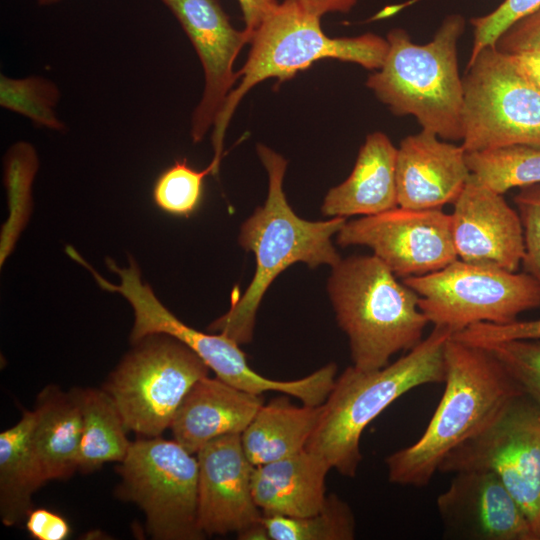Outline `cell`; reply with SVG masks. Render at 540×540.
<instances>
[{
    "label": "cell",
    "instance_id": "obj_1",
    "mask_svg": "<svg viewBox=\"0 0 540 540\" xmlns=\"http://www.w3.org/2000/svg\"><path fill=\"white\" fill-rule=\"evenodd\" d=\"M441 400L421 437L385 459L391 483L422 487L444 458L524 393L486 347L448 339Z\"/></svg>",
    "mask_w": 540,
    "mask_h": 540
},
{
    "label": "cell",
    "instance_id": "obj_2",
    "mask_svg": "<svg viewBox=\"0 0 540 540\" xmlns=\"http://www.w3.org/2000/svg\"><path fill=\"white\" fill-rule=\"evenodd\" d=\"M256 150L268 175L267 198L244 221L238 237L241 247L255 255V273L244 294L208 326V331L221 333L239 345L252 340L258 307L281 272L298 262L311 268L320 265L332 268L340 262L342 258L331 238L347 221L345 217L326 221L299 217L283 190L286 159L263 144H258Z\"/></svg>",
    "mask_w": 540,
    "mask_h": 540
},
{
    "label": "cell",
    "instance_id": "obj_3",
    "mask_svg": "<svg viewBox=\"0 0 540 540\" xmlns=\"http://www.w3.org/2000/svg\"><path fill=\"white\" fill-rule=\"evenodd\" d=\"M452 333L433 326L407 354L376 370L347 367L324 402L322 418L306 449L343 476L354 477L362 460L365 428L402 395L445 380L444 350Z\"/></svg>",
    "mask_w": 540,
    "mask_h": 540
},
{
    "label": "cell",
    "instance_id": "obj_4",
    "mask_svg": "<svg viewBox=\"0 0 540 540\" xmlns=\"http://www.w3.org/2000/svg\"><path fill=\"white\" fill-rule=\"evenodd\" d=\"M397 278L373 254L350 256L332 267L327 290L359 370L383 368L423 340L429 322L420 296Z\"/></svg>",
    "mask_w": 540,
    "mask_h": 540
},
{
    "label": "cell",
    "instance_id": "obj_5",
    "mask_svg": "<svg viewBox=\"0 0 540 540\" xmlns=\"http://www.w3.org/2000/svg\"><path fill=\"white\" fill-rule=\"evenodd\" d=\"M464 30L460 14L448 15L423 45L412 42L406 30L391 29L385 60L366 86L393 114L413 116L423 130L443 140H462L458 41Z\"/></svg>",
    "mask_w": 540,
    "mask_h": 540
},
{
    "label": "cell",
    "instance_id": "obj_6",
    "mask_svg": "<svg viewBox=\"0 0 540 540\" xmlns=\"http://www.w3.org/2000/svg\"><path fill=\"white\" fill-rule=\"evenodd\" d=\"M320 20L298 0H283L253 31L248 58L237 71L240 82L227 97L213 125L211 164L216 172L232 115L241 99L258 83L268 78L281 83L327 58L356 63L369 70L381 68L389 48L387 39L374 33L332 38L323 32Z\"/></svg>",
    "mask_w": 540,
    "mask_h": 540
},
{
    "label": "cell",
    "instance_id": "obj_7",
    "mask_svg": "<svg viewBox=\"0 0 540 540\" xmlns=\"http://www.w3.org/2000/svg\"><path fill=\"white\" fill-rule=\"evenodd\" d=\"M99 286L121 293L134 311L130 334L132 343L151 334H167L192 349L222 381L254 394L276 391L299 399L304 405L318 406L328 398L337 373V366L329 363L308 376L281 381L264 377L251 368L246 355L233 339L218 333L207 334L190 327L171 313L155 296L151 287L143 283L140 270L133 259L121 268L108 259V267L120 276V284H112L98 275L87 262Z\"/></svg>",
    "mask_w": 540,
    "mask_h": 540
},
{
    "label": "cell",
    "instance_id": "obj_8",
    "mask_svg": "<svg viewBox=\"0 0 540 540\" xmlns=\"http://www.w3.org/2000/svg\"><path fill=\"white\" fill-rule=\"evenodd\" d=\"M108 376L103 389L129 431L151 438L170 428L191 388L209 367L187 345L167 334L147 335Z\"/></svg>",
    "mask_w": 540,
    "mask_h": 540
},
{
    "label": "cell",
    "instance_id": "obj_9",
    "mask_svg": "<svg viewBox=\"0 0 540 540\" xmlns=\"http://www.w3.org/2000/svg\"><path fill=\"white\" fill-rule=\"evenodd\" d=\"M402 281L420 296L428 322L452 334L477 323H510L540 307V284L531 275L461 259Z\"/></svg>",
    "mask_w": 540,
    "mask_h": 540
},
{
    "label": "cell",
    "instance_id": "obj_10",
    "mask_svg": "<svg viewBox=\"0 0 540 540\" xmlns=\"http://www.w3.org/2000/svg\"><path fill=\"white\" fill-rule=\"evenodd\" d=\"M175 440L132 442L117 467V497L136 504L156 540H201L198 523V461Z\"/></svg>",
    "mask_w": 540,
    "mask_h": 540
},
{
    "label": "cell",
    "instance_id": "obj_11",
    "mask_svg": "<svg viewBox=\"0 0 540 540\" xmlns=\"http://www.w3.org/2000/svg\"><path fill=\"white\" fill-rule=\"evenodd\" d=\"M462 146L467 153L540 147V91L494 46L468 61L462 78Z\"/></svg>",
    "mask_w": 540,
    "mask_h": 540
},
{
    "label": "cell",
    "instance_id": "obj_12",
    "mask_svg": "<svg viewBox=\"0 0 540 540\" xmlns=\"http://www.w3.org/2000/svg\"><path fill=\"white\" fill-rule=\"evenodd\" d=\"M489 471L519 504L540 540V402L513 397L477 434L452 450L438 472Z\"/></svg>",
    "mask_w": 540,
    "mask_h": 540
},
{
    "label": "cell",
    "instance_id": "obj_13",
    "mask_svg": "<svg viewBox=\"0 0 540 540\" xmlns=\"http://www.w3.org/2000/svg\"><path fill=\"white\" fill-rule=\"evenodd\" d=\"M342 247L370 248L402 279L438 271L458 259L451 215L442 209L390 210L346 221L336 235Z\"/></svg>",
    "mask_w": 540,
    "mask_h": 540
},
{
    "label": "cell",
    "instance_id": "obj_14",
    "mask_svg": "<svg viewBox=\"0 0 540 540\" xmlns=\"http://www.w3.org/2000/svg\"><path fill=\"white\" fill-rule=\"evenodd\" d=\"M191 41L204 71V90L191 119V137L200 142L239 80L234 62L252 32L238 30L218 0H160Z\"/></svg>",
    "mask_w": 540,
    "mask_h": 540
},
{
    "label": "cell",
    "instance_id": "obj_15",
    "mask_svg": "<svg viewBox=\"0 0 540 540\" xmlns=\"http://www.w3.org/2000/svg\"><path fill=\"white\" fill-rule=\"evenodd\" d=\"M196 458L198 523L205 536L238 534L261 521L252 495L254 465L244 452L241 434L212 439Z\"/></svg>",
    "mask_w": 540,
    "mask_h": 540
},
{
    "label": "cell",
    "instance_id": "obj_16",
    "mask_svg": "<svg viewBox=\"0 0 540 540\" xmlns=\"http://www.w3.org/2000/svg\"><path fill=\"white\" fill-rule=\"evenodd\" d=\"M450 215L458 259L511 272L519 269L525 251L523 227L503 194L471 174Z\"/></svg>",
    "mask_w": 540,
    "mask_h": 540
},
{
    "label": "cell",
    "instance_id": "obj_17",
    "mask_svg": "<svg viewBox=\"0 0 540 540\" xmlns=\"http://www.w3.org/2000/svg\"><path fill=\"white\" fill-rule=\"evenodd\" d=\"M449 534L472 540H538L523 510L499 477L489 471L456 473L437 497Z\"/></svg>",
    "mask_w": 540,
    "mask_h": 540
},
{
    "label": "cell",
    "instance_id": "obj_18",
    "mask_svg": "<svg viewBox=\"0 0 540 540\" xmlns=\"http://www.w3.org/2000/svg\"><path fill=\"white\" fill-rule=\"evenodd\" d=\"M466 154L462 145L427 130L405 137L396 157L398 206L442 209L453 204L471 175Z\"/></svg>",
    "mask_w": 540,
    "mask_h": 540
},
{
    "label": "cell",
    "instance_id": "obj_19",
    "mask_svg": "<svg viewBox=\"0 0 540 540\" xmlns=\"http://www.w3.org/2000/svg\"><path fill=\"white\" fill-rule=\"evenodd\" d=\"M263 397L221 379H200L179 406L170 429L192 454L220 436L241 434L263 405Z\"/></svg>",
    "mask_w": 540,
    "mask_h": 540
},
{
    "label": "cell",
    "instance_id": "obj_20",
    "mask_svg": "<svg viewBox=\"0 0 540 540\" xmlns=\"http://www.w3.org/2000/svg\"><path fill=\"white\" fill-rule=\"evenodd\" d=\"M396 157L397 148L385 133L368 134L348 178L324 197L323 214L370 216L397 207Z\"/></svg>",
    "mask_w": 540,
    "mask_h": 540
},
{
    "label": "cell",
    "instance_id": "obj_21",
    "mask_svg": "<svg viewBox=\"0 0 540 540\" xmlns=\"http://www.w3.org/2000/svg\"><path fill=\"white\" fill-rule=\"evenodd\" d=\"M331 469L307 450L254 466L252 495L262 514L304 517L319 512L326 501V476Z\"/></svg>",
    "mask_w": 540,
    "mask_h": 540
},
{
    "label": "cell",
    "instance_id": "obj_22",
    "mask_svg": "<svg viewBox=\"0 0 540 540\" xmlns=\"http://www.w3.org/2000/svg\"><path fill=\"white\" fill-rule=\"evenodd\" d=\"M32 440L47 481L66 480L78 470L83 422L72 390L45 386L33 409Z\"/></svg>",
    "mask_w": 540,
    "mask_h": 540
},
{
    "label": "cell",
    "instance_id": "obj_23",
    "mask_svg": "<svg viewBox=\"0 0 540 540\" xmlns=\"http://www.w3.org/2000/svg\"><path fill=\"white\" fill-rule=\"evenodd\" d=\"M323 411L324 403L298 407L286 397L263 404L241 433L247 458L258 466L302 451L317 428Z\"/></svg>",
    "mask_w": 540,
    "mask_h": 540
},
{
    "label": "cell",
    "instance_id": "obj_24",
    "mask_svg": "<svg viewBox=\"0 0 540 540\" xmlns=\"http://www.w3.org/2000/svg\"><path fill=\"white\" fill-rule=\"evenodd\" d=\"M33 425V410H25L0 433V518L7 527L26 519L33 494L47 482L32 440Z\"/></svg>",
    "mask_w": 540,
    "mask_h": 540
},
{
    "label": "cell",
    "instance_id": "obj_25",
    "mask_svg": "<svg viewBox=\"0 0 540 540\" xmlns=\"http://www.w3.org/2000/svg\"><path fill=\"white\" fill-rule=\"evenodd\" d=\"M72 391L83 422L78 470L92 473L108 462H122L132 442L113 399L103 388H73Z\"/></svg>",
    "mask_w": 540,
    "mask_h": 540
},
{
    "label": "cell",
    "instance_id": "obj_26",
    "mask_svg": "<svg viewBox=\"0 0 540 540\" xmlns=\"http://www.w3.org/2000/svg\"><path fill=\"white\" fill-rule=\"evenodd\" d=\"M466 160L471 174L500 194L540 184V147L512 145L469 152Z\"/></svg>",
    "mask_w": 540,
    "mask_h": 540
},
{
    "label": "cell",
    "instance_id": "obj_27",
    "mask_svg": "<svg viewBox=\"0 0 540 540\" xmlns=\"http://www.w3.org/2000/svg\"><path fill=\"white\" fill-rule=\"evenodd\" d=\"M270 540H352L355 518L348 503L335 494L327 496L322 509L309 516L262 514Z\"/></svg>",
    "mask_w": 540,
    "mask_h": 540
},
{
    "label": "cell",
    "instance_id": "obj_28",
    "mask_svg": "<svg viewBox=\"0 0 540 540\" xmlns=\"http://www.w3.org/2000/svg\"><path fill=\"white\" fill-rule=\"evenodd\" d=\"M59 99L58 87L45 78L0 76L1 107L29 118L38 127L56 131L66 128L55 112Z\"/></svg>",
    "mask_w": 540,
    "mask_h": 540
},
{
    "label": "cell",
    "instance_id": "obj_29",
    "mask_svg": "<svg viewBox=\"0 0 540 540\" xmlns=\"http://www.w3.org/2000/svg\"><path fill=\"white\" fill-rule=\"evenodd\" d=\"M209 174H214L211 164L198 171L192 168L186 159L176 160L159 175L154 184L155 204L169 214L188 217L200 205L204 179Z\"/></svg>",
    "mask_w": 540,
    "mask_h": 540
},
{
    "label": "cell",
    "instance_id": "obj_30",
    "mask_svg": "<svg viewBox=\"0 0 540 540\" xmlns=\"http://www.w3.org/2000/svg\"><path fill=\"white\" fill-rule=\"evenodd\" d=\"M523 392L540 402V340H512L488 346Z\"/></svg>",
    "mask_w": 540,
    "mask_h": 540
},
{
    "label": "cell",
    "instance_id": "obj_31",
    "mask_svg": "<svg viewBox=\"0 0 540 540\" xmlns=\"http://www.w3.org/2000/svg\"><path fill=\"white\" fill-rule=\"evenodd\" d=\"M524 235L522 271L540 284V184L520 188L514 196Z\"/></svg>",
    "mask_w": 540,
    "mask_h": 540
},
{
    "label": "cell",
    "instance_id": "obj_32",
    "mask_svg": "<svg viewBox=\"0 0 540 540\" xmlns=\"http://www.w3.org/2000/svg\"><path fill=\"white\" fill-rule=\"evenodd\" d=\"M538 7L540 0H503L492 12L472 18L474 41L469 60H473L483 48L493 46L510 25Z\"/></svg>",
    "mask_w": 540,
    "mask_h": 540
},
{
    "label": "cell",
    "instance_id": "obj_33",
    "mask_svg": "<svg viewBox=\"0 0 540 540\" xmlns=\"http://www.w3.org/2000/svg\"><path fill=\"white\" fill-rule=\"evenodd\" d=\"M454 339L477 346L512 340H540V318L515 320L506 324L477 323L451 335Z\"/></svg>",
    "mask_w": 540,
    "mask_h": 540
},
{
    "label": "cell",
    "instance_id": "obj_34",
    "mask_svg": "<svg viewBox=\"0 0 540 540\" xmlns=\"http://www.w3.org/2000/svg\"><path fill=\"white\" fill-rule=\"evenodd\" d=\"M493 46L506 54L540 53V7L510 25Z\"/></svg>",
    "mask_w": 540,
    "mask_h": 540
},
{
    "label": "cell",
    "instance_id": "obj_35",
    "mask_svg": "<svg viewBox=\"0 0 540 540\" xmlns=\"http://www.w3.org/2000/svg\"><path fill=\"white\" fill-rule=\"evenodd\" d=\"M25 526L36 540H66L71 533L67 519L46 508H32L26 516Z\"/></svg>",
    "mask_w": 540,
    "mask_h": 540
},
{
    "label": "cell",
    "instance_id": "obj_36",
    "mask_svg": "<svg viewBox=\"0 0 540 540\" xmlns=\"http://www.w3.org/2000/svg\"><path fill=\"white\" fill-rule=\"evenodd\" d=\"M245 28L252 32L278 6L277 0H238Z\"/></svg>",
    "mask_w": 540,
    "mask_h": 540
},
{
    "label": "cell",
    "instance_id": "obj_37",
    "mask_svg": "<svg viewBox=\"0 0 540 540\" xmlns=\"http://www.w3.org/2000/svg\"><path fill=\"white\" fill-rule=\"evenodd\" d=\"M507 55L515 69L540 91V53L522 52Z\"/></svg>",
    "mask_w": 540,
    "mask_h": 540
},
{
    "label": "cell",
    "instance_id": "obj_38",
    "mask_svg": "<svg viewBox=\"0 0 540 540\" xmlns=\"http://www.w3.org/2000/svg\"><path fill=\"white\" fill-rule=\"evenodd\" d=\"M359 0H298L310 14L322 17L329 13H348Z\"/></svg>",
    "mask_w": 540,
    "mask_h": 540
},
{
    "label": "cell",
    "instance_id": "obj_39",
    "mask_svg": "<svg viewBox=\"0 0 540 540\" xmlns=\"http://www.w3.org/2000/svg\"><path fill=\"white\" fill-rule=\"evenodd\" d=\"M238 539L240 540H270L267 529L261 521L247 527L239 532Z\"/></svg>",
    "mask_w": 540,
    "mask_h": 540
},
{
    "label": "cell",
    "instance_id": "obj_40",
    "mask_svg": "<svg viewBox=\"0 0 540 540\" xmlns=\"http://www.w3.org/2000/svg\"><path fill=\"white\" fill-rule=\"evenodd\" d=\"M61 0H37V4L40 6H49L58 3Z\"/></svg>",
    "mask_w": 540,
    "mask_h": 540
}]
</instances>
